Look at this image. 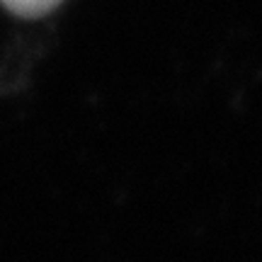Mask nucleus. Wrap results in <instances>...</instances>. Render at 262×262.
Here are the masks:
<instances>
[{
	"instance_id": "obj_1",
	"label": "nucleus",
	"mask_w": 262,
	"mask_h": 262,
	"mask_svg": "<svg viewBox=\"0 0 262 262\" xmlns=\"http://www.w3.org/2000/svg\"><path fill=\"white\" fill-rule=\"evenodd\" d=\"M0 3L19 17H41L58 8L63 0H0Z\"/></svg>"
}]
</instances>
